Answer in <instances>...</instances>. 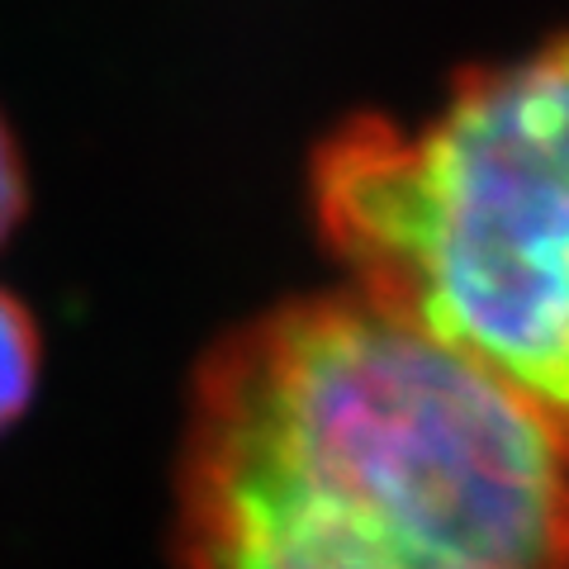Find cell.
<instances>
[{"label":"cell","mask_w":569,"mask_h":569,"mask_svg":"<svg viewBox=\"0 0 569 569\" xmlns=\"http://www.w3.org/2000/svg\"><path fill=\"white\" fill-rule=\"evenodd\" d=\"M181 569H569V447L351 284L228 332L190 385Z\"/></svg>","instance_id":"6da1fadb"},{"label":"cell","mask_w":569,"mask_h":569,"mask_svg":"<svg viewBox=\"0 0 569 569\" xmlns=\"http://www.w3.org/2000/svg\"><path fill=\"white\" fill-rule=\"evenodd\" d=\"M309 200L356 295L485 370L569 447V33L456 77L418 123H337Z\"/></svg>","instance_id":"7a4b0ae2"},{"label":"cell","mask_w":569,"mask_h":569,"mask_svg":"<svg viewBox=\"0 0 569 569\" xmlns=\"http://www.w3.org/2000/svg\"><path fill=\"white\" fill-rule=\"evenodd\" d=\"M39 385V328L14 295L0 290V432L29 408Z\"/></svg>","instance_id":"3957f363"},{"label":"cell","mask_w":569,"mask_h":569,"mask_svg":"<svg viewBox=\"0 0 569 569\" xmlns=\"http://www.w3.org/2000/svg\"><path fill=\"white\" fill-rule=\"evenodd\" d=\"M20 213H24V167H20V148H14L6 119H0V242L14 233Z\"/></svg>","instance_id":"277c9868"}]
</instances>
